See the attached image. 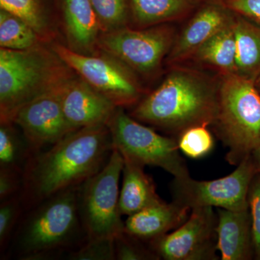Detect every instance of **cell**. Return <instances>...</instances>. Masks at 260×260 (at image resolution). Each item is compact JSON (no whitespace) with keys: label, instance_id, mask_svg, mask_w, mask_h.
<instances>
[{"label":"cell","instance_id":"34","mask_svg":"<svg viewBox=\"0 0 260 260\" xmlns=\"http://www.w3.org/2000/svg\"><path fill=\"white\" fill-rule=\"evenodd\" d=\"M254 84H255V86L256 89H257L258 91L260 94V75L256 78L255 81H254Z\"/></svg>","mask_w":260,"mask_h":260},{"label":"cell","instance_id":"10","mask_svg":"<svg viewBox=\"0 0 260 260\" xmlns=\"http://www.w3.org/2000/svg\"><path fill=\"white\" fill-rule=\"evenodd\" d=\"M257 172L251 155L242 160L232 174L215 180L198 181L190 176L174 178L171 186L173 201L190 210L203 207L244 209L249 207V186Z\"/></svg>","mask_w":260,"mask_h":260},{"label":"cell","instance_id":"24","mask_svg":"<svg viewBox=\"0 0 260 260\" xmlns=\"http://www.w3.org/2000/svg\"><path fill=\"white\" fill-rule=\"evenodd\" d=\"M46 44L26 22L6 10L0 9V47L23 51Z\"/></svg>","mask_w":260,"mask_h":260},{"label":"cell","instance_id":"11","mask_svg":"<svg viewBox=\"0 0 260 260\" xmlns=\"http://www.w3.org/2000/svg\"><path fill=\"white\" fill-rule=\"evenodd\" d=\"M217 213L212 207L191 210L182 225L148 242L164 260H217Z\"/></svg>","mask_w":260,"mask_h":260},{"label":"cell","instance_id":"20","mask_svg":"<svg viewBox=\"0 0 260 260\" xmlns=\"http://www.w3.org/2000/svg\"><path fill=\"white\" fill-rule=\"evenodd\" d=\"M199 0H128L136 28L169 23L187 14Z\"/></svg>","mask_w":260,"mask_h":260},{"label":"cell","instance_id":"16","mask_svg":"<svg viewBox=\"0 0 260 260\" xmlns=\"http://www.w3.org/2000/svg\"><path fill=\"white\" fill-rule=\"evenodd\" d=\"M217 249L221 260L254 258L249 208L217 210Z\"/></svg>","mask_w":260,"mask_h":260},{"label":"cell","instance_id":"6","mask_svg":"<svg viewBox=\"0 0 260 260\" xmlns=\"http://www.w3.org/2000/svg\"><path fill=\"white\" fill-rule=\"evenodd\" d=\"M107 126L114 148L123 158L144 167L161 168L177 179L190 176L177 138L159 134L151 126L126 114L124 108H116Z\"/></svg>","mask_w":260,"mask_h":260},{"label":"cell","instance_id":"27","mask_svg":"<svg viewBox=\"0 0 260 260\" xmlns=\"http://www.w3.org/2000/svg\"><path fill=\"white\" fill-rule=\"evenodd\" d=\"M24 213L20 194L1 201L0 204V251L5 253L15 228Z\"/></svg>","mask_w":260,"mask_h":260},{"label":"cell","instance_id":"30","mask_svg":"<svg viewBox=\"0 0 260 260\" xmlns=\"http://www.w3.org/2000/svg\"><path fill=\"white\" fill-rule=\"evenodd\" d=\"M248 203L251 218L254 258L260 260V172L254 175L249 186Z\"/></svg>","mask_w":260,"mask_h":260},{"label":"cell","instance_id":"28","mask_svg":"<svg viewBox=\"0 0 260 260\" xmlns=\"http://www.w3.org/2000/svg\"><path fill=\"white\" fill-rule=\"evenodd\" d=\"M70 260H116L114 238L88 239L83 245L66 255Z\"/></svg>","mask_w":260,"mask_h":260},{"label":"cell","instance_id":"9","mask_svg":"<svg viewBox=\"0 0 260 260\" xmlns=\"http://www.w3.org/2000/svg\"><path fill=\"white\" fill-rule=\"evenodd\" d=\"M51 47L65 64L116 107H134L143 99L137 75L114 56L102 51L95 55L78 54L61 44Z\"/></svg>","mask_w":260,"mask_h":260},{"label":"cell","instance_id":"33","mask_svg":"<svg viewBox=\"0 0 260 260\" xmlns=\"http://www.w3.org/2000/svg\"><path fill=\"white\" fill-rule=\"evenodd\" d=\"M253 160H254V164H255L256 168H257L258 172H260V148L256 149L251 154Z\"/></svg>","mask_w":260,"mask_h":260},{"label":"cell","instance_id":"1","mask_svg":"<svg viewBox=\"0 0 260 260\" xmlns=\"http://www.w3.org/2000/svg\"><path fill=\"white\" fill-rule=\"evenodd\" d=\"M112 135L107 124L75 130L34 153L23 174L20 197L24 212L49 197L100 172L112 155Z\"/></svg>","mask_w":260,"mask_h":260},{"label":"cell","instance_id":"21","mask_svg":"<svg viewBox=\"0 0 260 260\" xmlns=\"http://www.w3.org/2000/svg\"><path fill=\"white\" fill-rule=\"evenodd\" d=\"M235 73L254 82L260 75V25L234 14Z\"/></svg>","mask_w":260,"mask_h":260},{"label":"cell","instance_id":"13","mask_svg":"<svg viewBox=\"0 0 260 260\" xmlns=\"http://www.w3.org/2000/svg\"><path fill=\"white\" fill-rule=\"evenodd\" d=\"M61 100L65 117L75 129L107 125L117 108L75 73L63 85Z\"/></svg>","mask_w":260,"mask_h":260},{"label":"cell","instance_id":"17","mask_svg":"<svg viewBox=\"0 0 260 260\" xmlns=\"http://www.w3.org/2000/svg\"><path fill=\"white\" fill-rule=\"evenodd\" d=\"M190 212L175 202L167 203L162 200L128 216L124 221V232L148 243L180 226Z\"/></svg>","mask_w":260,"mask_h":260},{"label":"cell","instance_id":"18","mask_svg":"<svg viewBox=\"0 0 260 260\" xmlns=\"http://www.w3.org/2000/svg\"><path fill=\"white\" fill-rule=\"evenodd\" d=\"M122 184L119 194V210L121 215L138 213L162 201L156 192L155 183L144 172V167L124 158Z\"/></svg>","mask_w":260,"mask_h":260},{"label":"cell","instance_id":"14","mask_svg":"<svg viewBox=\"0 0 260 260\" xmlns=\"http://www.w3.org/2000/svg\"><path fill=\"white\" fill-rule=\"evenodd\" d=\"M234 18V13L219 0L203 5L176 37L166 59L167 62L175 65L191 59L200 47Z\"/></svg>","mask_w":260,"mask_h":260},{"label":"cell","instance_id":"22","mask_svg":"<svg viewBox=\"0 0 260 260\" xmlns=\"http://www.w3.org/2000/svg\"><path fill=\"white\" fill-rule=\"evenodd\" d=\"M237 43L234 18L230 24L210 38L193 54L191 59L211 67L220 75L236 72Z\"/></svg>","mask_w":260,"mask_h":260},{"label":"cell","instance_id":"26","mask_svg":"<svg viewBox=\"0 0 260 260\" xmlns=\"http://www.w3.org/2000/svg\"><path fill=\"white\" fill-rule=\"evenodd\" d=\"M177 140L180 152L192 159L206 156L213 150L215 143L207 125L191 126L183 131Z\"/></svg>","mask_w":260,"mask_h":260},{"label":"cell","instance_id":"4","mask_svg":"<svg viewBox=\"0 0 260 260\" xmlns=\"http://www.w3.org/2000/svg\"><path fill=\"white\" fill-rule=\"evenodd\" d=\"M46 44L28 50L0 49V122H12L20 108L75 74Z\"/></svg>","mask_w":260,"mask_h":260},{"label":"cell","instance_id":"3","mask_svg":"<svg viewBox=\"0 0 260 260\" xmlns=\"http://www.w3.org/2000/svg\"><path fill=\"white\" fill-rule=\"evenodd\" d=\"M78 188H68L25 210L7 252L21 260L51 259L88 240L78 209Z\"/></svg>","mask_w":260,"mask_h":260},{"label":"cell","instance_id":"31","mask_svg":"<svg viewBox=\"0 0 260 260\" xmlns=\"http://www.w3.org/2000/svg\"><path fill=\"white\" fill-rule=\"evenodd\" d=\"M234 14L260 25V0H219Z\"/></svg>","mask_w":260,"mask_h":260},{"label":"cell","instance_id":"25","mask_svg":"<svg viewBox=\"0 0 260 260\" xmlns=\"http://www.w3.org/2000/svg\"><path fill=\"white\" fill-rule=\"evenodd\" d=\"M102 32L127 26L130 20L128 0H90Z\"/></svg>","mask_w":260,"mask_h":260},{"label":"cell","instance_id":"12","mask_svg":"<svg viewBox=\"0 0 260 260\" xmlns=\"http://www.w3.org/2000/svg\"><path fill=\"white\" fill-rule=\"evenodd\" d=\"M64 83L25 104L12 119V122L23 133L34 153L44 147L55 144L76 130L70 125L63 112L61 93Z\"/></svg>","mask_w":260,"mask_h":260},{"label":"cell","instance_id":"29","mask_svg":"<svg viewBox=\"0 0 260 260\" xmlns=\"http://www.w3.org/2000/svg\"><path fill=\"white\" fill-rule=\"evenodd\" d=\"M144 241L124 232L114 238L116 260H158L160 258L145 246Z\"/></svg>","mask_w":260,"mask_h":260},{"label":"cell","instance_id":"2","mask_svg":"<svg viewBox=\"0 0 260 260\" xmlns=\"http://www.w3.org/2000/svg\"><path fill=\"white\" fill-rule=\"evenodd\" d=\"M218 105V81L198 70L176 67L129 114L177 138L191 126L213 125Z\"/></svg>","mask_w":260,"mask_h":260},{"label":"cell","instance_id":"8","mask_svg":"<svg viewBox=\"0 0 260 260\" xmlns=\"http://www.w3.org/2000/svg\"><path fill=\"white\" fill-rule=\"evenodd\" d=\"M176 31L169 23L144 28L125 26L102 32L99 51L114 56L140 76H153L167 59L176 39Z\"/></svg>","mask_w":260,"mask_h":260},{"label":"cell","instance_id":"7","mask_svg":"<svg viewBox=\"0 0 260 260\" xmlns=\"http://www.w3.org/2000/svg\"><path fill=\"white\" fill-rule=\"evenodd\" d=\"M124 158L114 148L104 168L78 188L80 220L88 239L113 237L124 232L119 210V181Z\"/></svg>","mask_w":260,"mask_h":260},{"label":"cell","instance_id":"19","mask_svg":"<svg viewBox=\"0 0 260 260\" xmlns=\"http://www.w3.org/2000/svg\"><path fill=\"white\" fill-rule=\"evenodd\" d=\"M0 9L26 22L46 44L56 37L55 15L59 0H0Z\"/></svg>","mask_w":260,"mask_h":260},{"label":"cell","instance_id":"23","mask_svg":"<svg viewBox=\"0 0 260 260\" xmlns=\"http://www.w3.org/2000/svg\"><path fill=\"white\" fill-rule=\"evenodd\" d=\"M13 122L0 125V169L23 175L27 164L34 153L28 140L17 131Z\"/></svg>","mask_w":260,"mask_h":260},{"label":"cell","instance_id":"5","mask_svg":"<svg viewBox=\"0 0 260 260\" xmlns=\"http://www.w3.org/2000/svg\"><path fill=\"white\" fill-rule=\"evenodd\" d=\"M213 126L231 165L237 167L260 148V94L254 82L235 73L220 75Z\"/></svg>","mask_w":260,"mask_h":260},{"label":"cell","instance_id":"32","mask_svg":"<svg viewBox=\"0 0 260 260\" xmlns=\"http://www.w3.org/2000/svg\"><path fill=\"white\" fill-rule=\"evenodd\" d=\"M23 175L12 171L0 169V202L20 194Z\"/></svg>","mask_w":260,"mask_h":260},{"label":"cell","instance_id":"15","mask_svg":"<svg viewBox=\"0 0 260 260\" xmlns=\"http://www.w3.org/2000/svg\"><path fill=\"white\" fill-rule=\"evenodd\" d=\"M59 13L67 47L78 54H99L98 42L102 31L90 0H59Z\"/></svg>","mask_w":260,"mask_h":260}]
</instances>
